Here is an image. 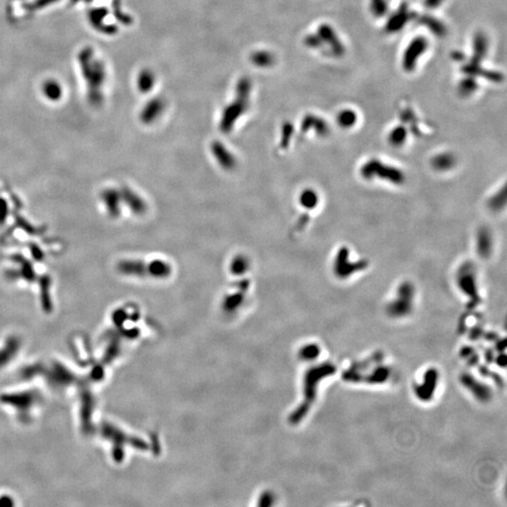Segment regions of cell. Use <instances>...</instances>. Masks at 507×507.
<instances>
[{
  "label": "cell",
  "mask_w": 507,
  "mask_h": 507,
  "mask_svg": "<svg viewBox=\"0 0 507 507\" xmlns=\"http://www.w3.org/2000/svg\"><path fill=\"white\" fill-rule=\"evenodd\" d=\"M252 90L249 78H242L236 87V97L232 103L228 104L222 114L220 126L224 132H228L234 126V123L247 111L249 98Z\"/></svg>",
  "instance_id": "obj_1"
},
{
  "label": "cell",
  "mask_w": 507,
  "mask_h": 507,
  "mask_svg": "<svg viewBox=\"0 0 507 507\" xmlns=\"http://www.w3.org/2000/svg\"><path fill=\"white\" fill-rule=\"evenodd\" d=\"M429 45V40L424 36H417L411 39L401 58V66L406 73H413L416 69L420 58L428 51Z\"/></svg>",
  "instance_id": "obj_2"
},
{
  "label": "cell",
  "mask_w": 507,
  "mask_h": 507,
  "mask_svg": "<svg viewBox=\"0 0 507 507\" xmlns=\"http://www.w3.org/2000/svg\"><path fill=\"white\" fill-rule=\"evenodd\" d=\"M413 299V287L409 284H403L398 288L397 298L394 300L389 306L388 312L393 317H404L411 311Z\"/></svg>",
  "instance_id": "obj_3"
},
{
  "label": "cell",
  "mask_w": 507,
  "mask_h": 507,
  "mask_svg": "<svg viewBox=\"0 0 507 507\" xmlns=\"http://www.w3.org/2000/svg\"><path fill=\"white\" fill-rule=\"evenodd\" d=\"M317 34L319 36L323 45L329 47V50L336 57H341L346 53V47L340 39L336 29L329 24H321L318 27Z\"/></svg>",
  "instance_id": "obj_4"
},
{
  "label": "cell",
  "mask_w": 507,
  "mask_h": 507,
  "mask_svg": "<svg viewBox=\"0 0 507 507\" xmlns=\"http://www.w3.org/2000/svg\"><path fill=\"white\" fill-rule=\"evenodd\" d=\"M413 19V13H412L407 3H401L400 6L391 14L385 23V31L388 34H395L403 30L408 23Z\"/></svg>",
  "instance_id": "obj_5"
},
{
  "label": "cell",
  "mask_w": 507,
  "mask_h": 507,
  "mask_svg": "<svg viewBox=\"0 0 507 507\" xmlns=\"http://www.w3.org/2000/svg\"><path fill=\"white\" fill-rule=\"evenodd\" d=\"M461 70L466 75H471L474 77L483 76L491 82L499 83V82L503 81V79H504V76L501 73L483 69L481 67V63H474V62L469 61V63H467L466 65L463 66Z\"/></svg>",
  "instance_id": "obj_6"
},
{
  "label": "cell",
  "mask_w": 507,
  "mask_h": 507,
  "mask_svg": "<svg viewBox=\"0 0 507 507\" xmlns=\"http://www.w3.org/2000/svg\"><path fill=\"white\" fill-rule=\"evenodd\" d=\"M118 271L126 275L147 276L149 275V263L138 260H123L117 265Z\"/></svg>",
  "instance_id": "obj_7"
},
{
  "label": "cell",
  "mask_w": 507,
  "mask_h": 507,
  "mask_svg": "<svg viewBox=\"0 0 507 507\" xmlns=\"http://www.w3.org/2000/svg\"><path fill=\"white\" fill-rule=\"evenodd\" d=\"M165 110V102L162 99L154 98L145 105L141 113V119L145 123H151L157 120Z\"/></svg>",
  "instance_id": "obj_8"
},
{
  "label": "cell",
  "mask_w": 507,
  "mask_h": 507,
  "mask_svg": "<svg viewBox=\"0 0 507 507\" xmlns=\"http://www.w3.org/2000/svg\"><path fill=\"white\" fill-rule=\"evenodd\" d=\"M211 151L213 156L216 158L218 164L222 168L225 169H231L236 166V159L234 155L225 148V145L215 142L211 145Z\"/></svg>",
  "instance_id": "obj_9"
},
{
  "label": "cell",
  "mask_w": 507,
  "mask_h": 507,
  "mask_svg": "<svg viewBox=\"0 0 507 507\" xmlns=\"http://www.w3.org/2000/svg\"><path fill=\"white\" fill-rule=\"evenodd\" d=\"M488 51V39L484 33L477 32L472 39V57L470 62L481 63L482 60L486 57Z\"/></svg>",
  "instance_id": "obj_10"
},
{
  "label": "cell",
  "mask_w": 507,
  "mask_h": 507,
  "mask_svg": "<svg viewBox=\"0 0 507 507\" xmlns=\"http://www.w3.org/2000/svg\"><path fill=\"white\" fill-rule=\"evenodd\" d=\"M121 199L127 204V206L130 208L136 214L144 213L146 211V203L138 195H136L134 192H132L128 188H123L120 193Z\"/></svg>",
  "instance_id": "obj_11"
},
{
  "label": "cell",
  "mask_w": 507,
  "mask_h": 507,
  "mask_svg": "<svg viewBox=\"0 0 507 507\" xmlns=\"http://www.w3.org/2000/svg\"><path fill=\"white\" fill-rule=\"evenodd\" d=\"M419 22L422 26L427 27L429 31L434 34L436 37L442 38L447 33V27L440 19L431 16V15H423L419 18Z\"/></svg>",
  "instance_id": "obj_12"
},
{
  "label": "cell",
  "mask_w": 507,
  "mask_h": 507,
  "mask_svg": "<svg viewBox=\"0 0 507 507\" xmlns=\"http://www.w3.org/2000/svg\"><path fill=\"white\" fill-rule=\"evenodd\" d=\"M102 197H103V200H104V203L105 204V207H106L108 213L112 217H117L120 212V208H119V203H120V199H121L120 194L114 189H106L102 194Z\"/></svg>",
  "instance_id": "obj_13"
},
{
  "label": "cell",
  "mask_w": 507,
  "mask_h": 507,
  "mask_svg": "<svg viewBox=\"0 0 507 507\" xmlns=\"http://www.w3.org/2000/svg\"><path fill=\"white\" fill-rule=\"evenodd\" d=\"M437 382V371L431 369L426 375V381L422 386L416 388V394L423 400H429L433 394Z\"/></svg>",
  "instance_id": "obj_14"
},
{
  "label": "cell",
  "mask_w": 507,
  "mask_h": 507,
  "mask_svg": "<svg viewBox=\"0 0 507 507\" xmlns=\"http://www.w3.org/2000/svg\"><path fill=\"white\" fill-rule=\"evenodd\" d=\"M463 384L468 388L469 390L471 391L476 397H478L481 400H488L490 397V393L488 388H485L479 382L475 381V379L470 376L465 375L463 376V379L461 380Z\"/></svg>",
  "instance_id": "obj_15"
},
{
  "label": "cell",
  "mask_w": 507,
  "mask_h": 507,
  "mask_svg": "<svg viewBox=\"0 0 507 507\" xmlns=\"http://www.w3.org/2000/svg\"><path fill=\"white\" fill-rule=\"evenodd\" d=\"M357 120H358L357 113L350 108H346V109L339 111V113L337 116V122H338V126L342 129H351L352 127H354L357 123Z\"/></svg>",
  "instance_id": "obj_16"
},
{
  "label": "cell",
  "mask_w": 507,
  "mask_h": 507,
  "mask_svg": "<svg viewBox=\"0 0 507 507\" xmlns=\"http://www.w3.org/2000/svg\"><path fill=\"white\" fill-rule=\"evenodd\" d=\"M478 89V82L474 76L466 75L458 83L457 90L462 97H469L472 95Z\"/></svg>",
  "instance_id": "obj_17"
},
{
  "label": "cell",
  "mask_w": 507,
  "mask_h": 507,
  "mask_svg": "<svg viewBox=\"0 0 507 507\" xmlns=\"http://www.w3.org/2000/svg\"><path fill=\"white\" fill-rule=\"evenodd\" d=\"M368 8L375 18H382L389 13L388 0H369Z\"/></svg>",
  "instance_id": "obj_18"
},
{
  "label": "cell",
  "mask_w": 507,
  "mask_h": 507,
  "mask_svg": "<svg viewBox=\"0 0 507 507\" xmlns=\"http://www.w3.org/2000/svg\"><path fill=\"white\" fill-rule=\"evenodd\" d=\"M251 61L260 68H268L273 65L274 56L269 51H257L251 56Z\"/></svg>",
  "instance_id": "obj_19"
},
{
  "label": "cell",
  "mask_w": 507,
  "mask_h": 507,
  "mask_svg": "<svg viewBox=\"0 0 507 507\" xmlns=\"http://www.w3.org/2000/svg\"><path fill=\"white\" fill-rule=\"evenodd\" d=\"M138 89L142 92H149L155 85V75L150 70H143L137 80Z\"/></svg>",
  "instance_id": "obj_20"
},
{
  "label": "cell",
  "mask_w": 507,
  "mask_h": 507,
  "mask_svg": "<svg viewBox=\"0 0 507 507\" xmlns=\"http://www.w3.org/2000/svg\"><path fill=\"white\" fill-rule=\"evenodd\" d=\"M302 127L305 130L309 129L310 127H314L319 134L326 133L328 131V125L326 124L325 121L322 118L316 116H306L304 117L302 121Z\"/></svg>",
  "instance_id": "obj_21"
},
{
  "label": "cell",
  "mask_w": 507,
  "mask_h": 507,
  "mask_svg": "<svg viewBox=\"0 0 507 507\" xmlns=\"http://www.w3.org/2000/svg\"><path fill=\"white\" fill-rule=\"evenodd\" d=\"M433 168L439 171H445L452 169L455 165V159L453 155L448 153H442L435 157L432 162Z\"/></svg>",
  "instance_id": "obj_22"
},
{
  "label": "cell",
  "mask_w": 507,
  "mask_h": 507,
  "mask_svg": "<svg viewBox=\"0 0 507 507\" xmlns=\"http://www.w3.org/2000/svg\"><path fill=\"white\" fill-rule=\"evenodd\" d=\"M407 135H408V132L405 127L403 126L394 127L393 130L391 131L390 134H389V142L393 146L403 145L405 141L407 140Z\"/></svg>",
  "instance_id": "obj_23"
},
{
  "label": "cell",
  "mask_w": 507,
  "mask_h": 507,
  "mask_svg": "<svg viewBox=\"0 0 507 507\" xmlns=\"http://www.w3.org/2000/svg\"><path fill=\"white\" fill-rule=\"evenodd\" d=\"M300 202L303 208H313L319 202L318 195L312 190H305L300 196Z\"/></svg>",
  "instance_id": "obj_24"
},
{
  "label": "cell",
  "mask_w": 507,
  "mask_h": 507,
  "mask_svg": "<svg viewBox=\"0 0 507 507\" xmlns=\"http://www.w3.org/2000/svg\"><path fill=\"white\" fill-rule=\"evenodd\" d=\"M249 268V261L244 257H237L231 263V271L233 273L240 274L245 273Z\"/></svg>",
  "instance_id": "obj_25"
},
{
  "label": "cell",
  "mask_w": 507,
  "mask_h": 507,
  "mask_svg": "<svg viewBox=\"0 0 507 507\" xmlns=\"http://www.w3.org/2000/svg\"><path fill=\"white\" fill-rule=\"evenodd\" d=\"M304 44L307 47L312 48V49H319V48L323 46V43H322L321 39L319 38V36L317 34V32L307 35L304 38Z\"/></svg>",
  "instance_id": "obj_26"
},
{
  "label": "cell",
  "mask_w": 507,
  "mask_h": 507,
  "mask_svg": "<svg viewBox=\"0 0 507 507\" xmlns=\"http://www.w3.org/2000/svg\"><path fill=\"white\" fill-rule=\"evenodd\" d=\"M489 243H490L489 235H488L487 231H483L481 234L479 235V244H480L479 251L484 256H486L490 249V244H488Z\"/></svg>",
  "instance_id": "obj_27"
},
{
  "label": "cell",
  "mask_w": 507,
  "mask_h": 507,
  "mask_svg": "<svg viewBox=\"0 0 507 507\" xmlns=\"http://www.w3.org/2000/svg\"><path fill=\"white\" fill-rule=\"evenodd\" d=\"M8 216V205L5 200L0 198V224L4 223Z\"/></svg>",
  "instance_id": "obj_28"
},
{
  "label": "cell",
  "mask_w": 507,
  "mask_h": 507,
  "mask_svg": "<svg viewBox=\"0 0 507 507\" xmlns=\"http://www.w3.org/2000/svg\"><path fill=\"white\" fill-rule=\"evenodd\" d=\"M443 2L444 0H424V5L429 10H433L439 8Z\"/></svg>",
  "instance_id": "obj_29"
}]
</instances>
